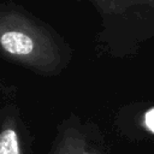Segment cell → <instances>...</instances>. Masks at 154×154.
Segmentation results:
<instances>
[{"label":"cell","mask_w":154,"mask_h":154,"mask_svg":"<svg viewBox=\"0 0 154 154\" xmlns=\"http://www.w3.org/2000/svg\"><path fill=\"white\" fill-rule=\"evenodd\" d=\"M72 47L51 24L13 1H0V58L41 77H58Z\"/></svg>","instance_id":"obj_1"},{"label":"cell","mask_w":154,"mask_h":154,"mask_svg":"<svg viewBox=\"0 0 154 154\" xmlns=\"http://www.w3.org/2000/svg\"><path fill=\"white\" fill-rule=\"evenodd\" d=\"M0 154H34V138L16 103L0 107Z\"/></svg>","instance_id":"obj_2"},{"label":"cell","mask_w":154,"mask_h":154,"mask_svg":"<svg viewBox=\"0 0 154 154\" xmlns=\"http://www.w3.org/2000/svg\"><path fill=\"white\" fill-rule=\"evenodd\" d=\"M46 154H100L89 141L87 125L70 112L55 126L51 147Z\"/></svg>","instance_id":"obj_3"},{"label":"cell","mask_w":154,"mask_h":154,"mask_svg":"<svg viewBox=\"0 0 154 154\" xmlns=\"http://www.w3.org/2000/svg\"><path fill=\"white\" fill-rule=\"evenodd\" d=\"M144 123H146V126L148 128V130H150L154 134V107L146 113Z\"/></svg>","instance_id":"obj_4"}]
</instances>
